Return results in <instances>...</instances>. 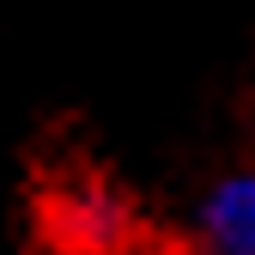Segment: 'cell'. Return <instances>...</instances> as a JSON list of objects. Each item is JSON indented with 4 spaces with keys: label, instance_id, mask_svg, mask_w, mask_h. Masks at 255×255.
Segmentation results:
<instances>
[{
    "label": "cell",
    "instance_id": "cell-1",
    "mask_svg": "<svg viewBox=\"0 0 255 255\" xmlns=\"http://www.w3.org/2000/svg\"><path fill=\"white\" fill-rule=\"evenodd\" d=\"M207 249L213 255H255V176L225 182L207 207Z\"/></svg>",
    "mask_w": 255,
    "mask_h": 255
}]
</instances>
